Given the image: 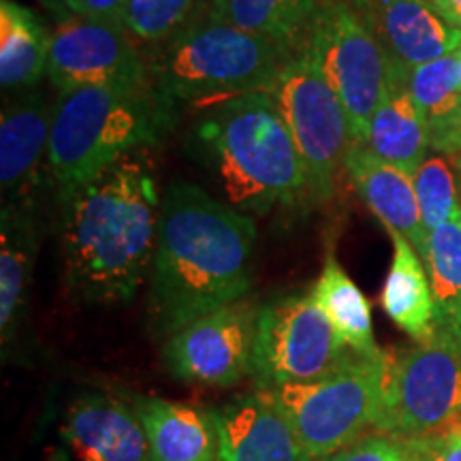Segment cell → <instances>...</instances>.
I'll return each mask as SVG.
<instances>
[{
  "label": "cell",
  "instance_id": "6da1fadb",
  "mask_svg": "<svg viewBox=\"0 0 461 461\" xmlns=\"http://www.w3.org/2000/svg\"><path fill=\"white\" fill-rule=\"evenodd\" d=\"M257 227L203 188H167L152 258V316L171 336L188 322L241 302L250 291Z\"/></svg>",
  "mask_w": 461,
  "mask_h": 461
},
{
  "label": "cell",
  "instance_id": "7a4b0ae2",
  "mask_svg": "<svg viewBox=\"0 0 461 461\" xmlns=\"http://www.w3.org/2000/svg\"><path fill=\"white\" fill-rule=\"evenodd\" d=\"M67 286L88 303H129L157 250L160 201L141 152L60 194Z\"/></svg>",
  "mask_w": 461,
  "mask_h": 461
},
{
  "label": "cell",
  "instance_id": "3957f363",
  "mask_svg": "<svg viewBox=\"0 0 461 461\" xmlns=\"http://www.w3.org/2000/svg\"><path fill=\"white\" fill-rule=\"evenodd\" d=\"M199 131L235 210L267 214L308 194L302 157L269 92L224 99Z\"/></svg>",
  "mask_w": 461,
  "mask_h": 461
},
{
  "label": "cell",
  "instance_id": "277c9868",
  "mask_svg": "<svg viewBox=\"0 0 461 461\" xmlns=\"http://www.w3.org/2000/svg\"><path fill=\"white\" fill-rule=\"evenodd\" d=\"M167 101L152 86H88L62 92L54 105L48 167L60 194L82 186L115 160L152 146Z\"/></svg>",
  "mask_w": 461,
  "mask_h": 461
},
{
  "label": "cell",
  "instance_id": "5b68a950",
  "mask_svg": "<svg viewBox=\"0 0 461 461\" xmlns=\"http://www.w3.org/2000/svg\"><path fill=\"white\" fill-rule=\"evenodd\" d=\"M291 48L205 15L165 41L148 67L160 99L194 101L267 92Z\"/></svg>",
  "mask_w": 461,
  "mask_h": 461
},
{
  "label": "cell",
  "instance_id": "8992f818",
  "mask_svg": "<svg viewBox=\"0 0 461 461\" xmlns=\"http://www.w3.org/2000/svg\"><path fill=\"white\" fill-rule=\"evenodd\" d=\"M391 363V350L355 353L327 376L272 391L295 429L305 461L330 457L374 431L387 403Z\"/></svg>",
  "mask_w": 461,
  "mask_h": 461
},
{
  "label": "cell",
  "instance_id": "52a82bcc",
  "mask_svg": "<svg viewBox=\"0 0 461 461\" xmlns=\"http://www.w3.org/2000/svg\"><path fill=\"white\" fill-rule=\"evenodd\" d=\"M302 51L342 101L353 146H363L374 113L393 82L389 51L348 0H319Z\"/></svg>",
  "mask_w": 461,
  "mask_h": 461
},
{
  "label": "cell",
  "instance_id": "ba28073f",
  "mask_svg": "<svg viewBox=\"0 0 461 461\" xmlns=\"http://www.w3.org/2000/svg\"><path fill=\"white\" fill-rule=\"evenodd\" d=\"M267 92L302 157L308 197L325 203L333 197L338 173L353 148L342 101L305 51L286 58Z\"/></svg>",
  "mask_w": 461,
  "mask_h": 461
},
{
  "label": "cell",
  "instance_id": "9c48e42d",
  "mask_svg": "<svg viewBox=\"0 0 461 461\" xmlns=\"http://www.w3.org/2000/svg\"><path fill=\"white\" fill-rule=\"evenodd\" d=\"M353 355L310 293L278 297L258 310L252 361L257 389L312 383L336 372Z\"/></svg>",
  "mask_w": 461,
  "mask_h": 461
},
{
  "label": "cell",
  "instance_id": "30bf717a",
  "mask_svg": "<svg viewBox=\"0 0 461 461\" xmlns=\"http://www.w3.org/2000/svg\"><path fill=\"white\" fill-rule=\"evenodd\" d=\"M461 419V331L434 327L429 338L393 353L389 393L374 431L411 438Z\"/></svg>",
  "mask_w": 461,
  "mask_h": 461
},
{
  "label": "cell",
  "instance_id": "8fae6325",
  "mask_svg": "<svg viewBox=\"0 0 461 461\" xmlns=\"http://www.w3.org/2000/svg\"><path fill=\"white\" fill-rule=\"evenodd\" d=\"M258 310L241 299L173 331L163 348L169 372L205 387H233L252 376Z\"/></svg>",
  "mask_w": 461,
  "mask_h": 461
},
{
  "label": "cell",
  "instance_id": "7c38bea8",
  "mask_svg": "<svg viewBox=\"0 0 461 461\" xmlns=\"http://www.w3.org/2000/svg\"><path fill=\"white\" fill-rule=\"evenodd\" d=\"M48 77L60 95L88 86H152L126 28L73 14H62L51 32Z\"/></svg>",
  "mask_w": 461,
  "mask_h": 461
},
{
  "label": "cell",
  "instance_id": "4fadbf2b",
  "mask_svg": "<svg viewBox=\"0 0 461 461\" xmlns=\"http://www.w3.org/2000/svg\"><path fill=\"white\" fill-rule=\"evenodd\" d=\"M355 7L391 60L414 68L461 50V31L438 14L431 0H355Z\"/></svg>",
  "mask_w": 461,
  "mask_h": 461
},
{
  "label": "cell",
  "instance_id": "5bb4252c",
  "mask_svg": "<svg viewBox=\"0 0 461 461\" xmlns=\"http://www.w3.org/2000/svg\"><path fill=\"white\" fill-rule=\"evenodd\" d=\"M60 434L77 461H152L135 406L113 395L88 393L75 400Z\"/></svg>",
  "mask_w": 461,
  "mask_h": 461
},
{
  "label": "cell",
  "instance_id": "9a60e30c",
  "mask_svg": "<svg viewBox=\"0 0 461 461\" xmlns=\"http://www.w3.org/2000/svg\"><path fill=\"white\" fill-rule=\"evenodd\" d=\"M214 412L222 461H305L295 429L272 391L240 395Z\"/></svg>",
  "mask_w": 461,
  "mask_h": 461
},
{
  "label": "cell",
  "instance_id": "2e32d148",
  "mask_svg": "<svg viewBox=\"0 0 461 461\" xmlns=\"http://www.w3.org/2000/svg\"><path fill=\"white\" fill-rule=\"evenodd\" d=\"M146 428L152 461H222L216 412L163 397L132 402Z\"/></svg>",
  "mask_w": 461,
  "mask_h": 461
},
{
  "label": "cell",
  "instance_id": "e0dca14e",
  "mask_svg": "<svg viewBox=\"0 0 461 461\" xmlns=\"http://www.w3.org/2000/svg\"><path fill=\"white\" fill-rule=\"evenodd\" d=\"M346 171L363 203L384 224L387 233L406 238L423 258L428 250V233L420 221L412 176L376 158L363 146L350 148Z\"/></svg>",
  "mask_w": 461,
  "mask_h": 461
},
{
  "label": "cell",
  "instance_id": "ac0fdd59",
  "mask_svg": "<svg viewBox=\"0 0 461 461\" xmlns=\"http://www.w3.org/2000/svg\"><path fill=\"white\" fill-rule=\"evenodd\" d=\"M51 115L48 105L37 95L9 103L0 113V182L5 203H26L24 197L41 171L43 157L48 158Z\"/></svg>",
  "mask_w": 461,
  "mask_h": 461
},
{
  "label": "cell",
  "instance_id": "d6986e66",
  "mask_svg": "<svg viewBox=\"0 0 461 461\" xmlns=\"http://www.w3.org/2000/svg\"><path fill=\"white\" fill-rule=\"evenodd\" d=\"M363 148L408 176H414L429 157V124L403 82V67L395 62L389 95L374 113Z\"/></svg>",
  "mask_w": 461,
  "mask_h": 461
},
{
  "label": "cell",
  "instance_id": "ffe728a7",
  "mask_svg": "<svg viewBox=\"0 0 461 461\" xmlns=\"http://www.w3.org/2000/svg\"><path fill=\"white\" fill-rule=\"evenodd\" d=\"M37 246V229L26 203H5L0 218V336L5 353L24 322Z\"/></svg>",
  "mask_w": 461,
  "mask_h": 461
},
{
  "label": "cell",
  "instance_id": "44dd1931",
  "mask_svg": "<svg viewBox=\"0 0 461 461\" xmlns=\"http://www.w3.org/2000/svg\"><path fill=\"white\" fill-rule=\"evenodd\" d=\"M393 241V258L380 293L384 314L414 342L429 338L436 327V302L423 258L411 241L389 233Z\"/></svg>",
  "mask_w": 461,
  "mask_h": 461
},
{
  "label": "cell",
  "instance_id": "7402d4cb",
  "mask_svg": "<svg viewBox=\"0 0 461 461\" xmlns=\"http://www.w3.org/2000/svg\"><path fill=\"white\" fill-rule=\"evenodd\" d=\"M51 32L17 0H0V84L34 86L48 73Z\"/></svg>",
  "mask_w": 461,
  "mask_h": 461
},
{
  "label": "cell",
  "instance_id": "603a6c76",
  "mask_svg": "<svg viewBox=\"0 0 461 461\" xmlns=\"http://www.w3.org/2000/svg\"><path fill=\"white\" fill-rule=\"evenodd\" d=\"M310 295L353 353L376 355L383 350L378 348L376 338H374L370 299L363 295L361 288L344 272L336 255L325 258Z\"/></svg>",
  "mask_w": 461,
  "mask_h": 461
},
{
  "label": "cell",
  "instance_id": "cb8c5ba5",
  "mask_svg": "<svg viewBox=\"0 0 461 461\" xmlns=\"http://www.w3.org/2000/svg\"><path fill=\"white\" fill-rule=\"evenodd\" d=\"M316 7L319 0H210L205 15L291 48L305 34Z\"/></svg>",
  "mask_w": 461,
  "mask_h": 461
},
{
  "label": "cell",
  "instance_id": "d4e9b609",
  "mask_svg": "<svg viewBox=\"0 0 461 461\" xmlns=\"http://www.w3.org/2000/svg\"><path fill=\"white\" fill-rule=\"evenodd\" d=\"M423 263L436 302V327L461 331V214L429 235Z\"/></svg>",
  "mask_w": 461,
  "mask_h": 461
},
{
  "label": "cell",
  "instance_id": "484cf974",
  "mask_svg": "<svg viewBox=\"0 0 461 461\" xmlns=\"http://www.w3.org/2000/svg\"><path fill=\"white\" fill-rule=\"evenodd\" d=\"M403 82L428 120L429 131L447 124L461 112L459 51L428 65L403 68Z\"/></svg>",
  "mask_w": 461,
  "mask_h": 461
},
{
  "label": "cell",
  "instance_id": "4316f807",
  "mask_svg": "<svg viewBox=\"0 0 461 461\" xmlns=\"http://www.w3.org/2000/svg\"><path fill=\"white\" fill-rule=\"evenodd\" d=\"M420 221L425 233H434L442 224L461 214V165L455 157L429 154L412 176Z\"/></svg>",
  "mask_w": 461,
  "mask_h": 461
},
{
  "label": "cell",
  "instance_id": "83f0119b",
  "mask_svg": "<svg viewBox=\"0 0 461 461\" xmlns=\"http://www.w3.org/2000/svg\"><path fill=\"white\" fill-rule=\"evenodd\" d=\"M197 0H126L124 28L146 43H165L194 20Z\"/></svg>",
  "mask_w": 461,
  "mask_h": 461
},
{
  "label": "cell",
  "instance_id": "f1b7e54d",
  "mask_svg": "<svg viewBox=\"0 0 461 461\" xmlns=\"http://www.w3.org/2000/svg\"><path fill=\"white\" fill-rule=\"evenodd\" d=\"M321 461H411V457L406 438L370 431Z\"/></svg>",
  "mask_w": 461,
  "mask_h": 461
},
{
  "label": "cell",
  "instance_id": "f546056e",
  "mask_svg": "<svg viewBox=\"0 0 461 461\" xmlns=\"http://www.w3.org/2000/svg\"><path fill=\"white\" fill-rule=\"evenodd\" d=\"M411 461H461V419L406 438Z\"/></svg>",
  "mask_w": 461,
  "mask_h": 461
},
{
  "label": "cell",
  "instance_id": "4dcf8cb0",
  "mask_svg": "<svg viewBox=\"0 0 461 461\" xmlns=\"http://www.w3.org/2000/svg\"><path fill=\"white\" fill-rule=\"evenodd\" d=\"M68 14L124 28L126 0H62Z\"/></svg>",
  "mask_w": 461,
  "mask_h": 461
},
{
  "label": "cell",
  "instance_id": "1f68e13d",
  "mask_svg": "<svg viewBox=\"0 0 461 461\" xmlns=\"http://www.w3.org/2000/svg\"><path fill=\"white\" fill-rule=\"evenodd\" d=\"M429 137L431 149L447 154V157H461V112L447 124L429 131Z\"/></svg>",
  "mask_w": 461,
  "mask_h": 461
},
{
  "label": "cell",
  "instance_id": "d6a6232c",
  "mask_svg": "<svg viewBox=\"0 0 461 461\" xmlns=\"http://www.w3.org/2000/svg\"><path fill=\"white\" fill-rule=\"evenodd\" d=\"M431 5L448 24L461 31V0H431Z\"/></svg>",
  "mask_w": 461,
  "mask_h": 461
},
{
  "label": "cell",
  "instance_id": "836d02e7",
  "mask_svg": "<svg viewBox=\"0 0 461 461\" xmlns=\"http://www.w3.org/2000/svg\"><path fill=\"white\" fill-rule=\"evenodd\" d=\"M41 3L48 7L50 11H54V14H68V11L65 9V5H62V0H41Z\"/></svg>",
  "mask_w": 461,
  "mask_h": 461
},
{
  "label": "cell",
  "instance_id": "e575fe53",
  "mask_svg": "<svg viewBox=\"0 0 461 461\" xmlns=\"http://www.w3.org/2000/svg\"><path fill=\"white\" fill-rule=\"evenodd\" d=\"M455 158H457V160H459V165H461V157H455Z\"/></svg>",
  "mask_w": 461,
  "mask_h": 461
}]
</instances>
